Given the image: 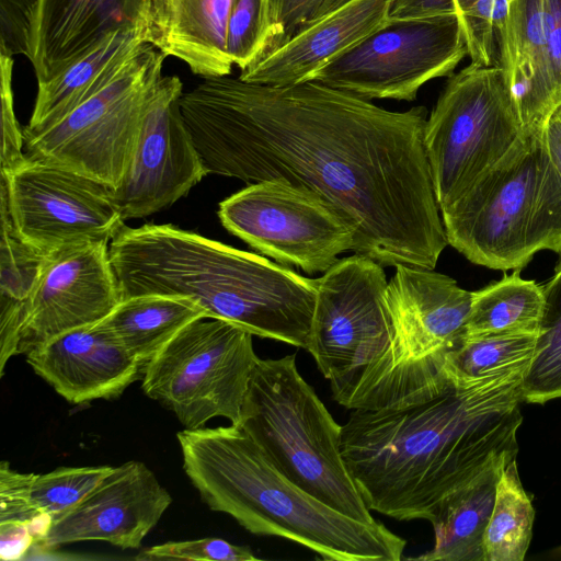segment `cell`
Wrapping results in <instances>:
<instances>
[{
  "label": "cell",
  "instance_id": "cell-1",
  "mask_svg": "<svg viewBox=\"0 0 561 561\" xmlns=\"http://www.w3.org/2000/svg\"><path fill=\"white\" fill-rule=\"evenodd\" d=\"M180 110L207 174L309 190L352 227L355 253L435 268L448 241L424 145L426 107L389 111L316 81L229 75L183 91Z\"/></svg>",
  "mask_w": 561,
  "mask_h": 561
},
{
  "label": "cell",
  "instance_id": "cell-2",
  "mask_svg": "<svg viewBox=\"0 0 561 561\" xmlns=\"http://www.w3.org/2000/svg\"><path fill=\"white\" fill-rule=\"evenodd\" d=\"M524 374L471 385L396 409H356L341 450L367 507L431 520L439 503L495 463L516 459Z\"/></svg>",
  "mask_w": 561,
  "mask_h": 561
},
{
  "label": "cell",
  "instance_id": "cell-3",
  "mask_svg": "<svg viewBox=\"0 0 561 561\" xmlns=\"http://www.w3.org/2000/svg\"><path fill=\"white\" fill-rule=\"evenodd\" d=\"M122 299L186 297L209 318L308 350L318 278L172 225H124L108 244Z\"/></svg>",
  "mask_w": 561,
  "mask_h": 561
},
{
  "label": "cell",
  "instance_id": "cell-4",
  "mask_svg": "<svg viewBox=\"0 0 561 561\" xmlns=\"http://www.w3.org/2000/svg\"><path fill=\"white\" fill-rule=\"evenodd\" d=\"M183 468L202 501L244 529L290 540L325 561H399L407 541L381 522L353 519L284 476L236 424L176 434Z\"/></svg>",
  "mask_w": 561,
  "mask_h": 561
},
{
  "label": "cell",
  "instance_id": "cell-5",
  "mask_svg": "<svg viewBox=\"0 0 561 561\" xmlns=\"http://www.w3.org/2000/svg\"><path fill=\"white\" fill-rule=\"evenodd\" d=\"M440 215L448 244L477 265L515 271L540 251L561 254V176L543 129L523 133Z\"/></svg>",
  "mask_w": 561,
  "mask_h": 561
},
{
  "label": "cell",
  "instance_id": "cell-6",
  "mask_svg": "<svg viewBox=\"0 0 561 561\" xmlns=\"http://www.w3.org/2000/svg\"><path fill=\"white\" fill-rule=\"evenodd\" d=\"M237 425L300 489L353 519L378 522L343 458L342 425L298 371L296 354L256 358Z\"/></svg>",
  "mask_w": 561,
  "mask_h": 561
},
{
  "label": "cell",
  "instance_id": "cell-7",
  "mask_svg": "<svg viewBox=\"0 0 561 561\" xmlns=\"http://www.w3.org/2000/svg\"><path fill=\"white\" fill-rule=\"evenodd\" d=\"M383 267L355 253L318 277L307 351L350 410L364 408L393 341Z\"/></svg>",
  "mask_w": 561,
  "mask_h": 561
},
{
  "label": "cell",
  "instance_id": "cell-8",
  "mask_svg": "<svg viewBox=\"0 0 561 561\" xmlns=\"http://www.w3.org/2000/svg\"><path fill=\"white\" fill-rule=\"evenodd\" d=\"M387 285L394 335L379 379V402L400 408L427 400L445 386V360L466 335L473 291L442 273L398 264Z\"/></svg>",
  "mask_w": 561,
  "mask_h": 561
},
{
  "label": "cell",
  "instance_id": "cell-9",
  "mask_svg": "<svg viewBox=\"0 0 561 561\" xmlns=\"http://www.w3.org/2000/svg\"><path fill=\"white\" fill-rule=\"evenodd\" d=\"M167 56L140 45L111 80L53 126L24 133V154L98 180L112 190L125 175L140 129L144 107L162 76Z\"/></svg>",
  "mask_w": 561,
  "mask_h": 561
},
{
  "label": "cell",
  "instance_id": "cell-10",
  "mask_svg": "<svg viewBox=\"0 0 561 561\" xmlns=\"http://www.w3.org/2000/svg\"><path fill=\"white\" fill-rule=\"evenodd\" d=\"M522 134L502 68L470 62L448 77L424 129L439 209L460 198Z\"/></svg>",
  "mask_w": 561,
  "mask_h": 561
},
{
  "label": "cell",
  "instance_id": "cell-11",
  "mask_svg": "<svg viewBox=\"0 0 561 561\" xmlns=\"http://www.w3.org/2000/svg\"><path fill=\"white\" fill-rule=\"evenodd\" d=\"M253 334L204 317L179 331L142 369V390L186 430L214 417L238 424L254 363Z\"/></svg>",
  "mask_w": 561,
  "mask_h": 561
},
{
  "label": "cell",
  "instance_id": "cell-12",
  "mask_svg": "<svg viewBox=\"0 0 561 561\" xmlns=\"http://www.w3.org/2000/svg\"><path fill=\"white\" fill-rule=\"evenodd\" d=\"M233 236L279 264L324 273L353 251L352 227L318 194L280 180L249 184L219 204Z\"/></svg>",
  "mask_w": 561,
  "mask_h": 561
},
{
  "label": "cell",
  "instance_id": "cell-13",
  "mask_svg": "<svg viewBox=\"0 0 561 561\" xmlns=\"http://www.w3.org/2000/svg\"><path fill=\"white\" fill-rule=\"evenodd\" d=\"M467 55L458 15L392 23L322 68L311 81L367 101L411 102L428 81L450 77Z\"/></svg>",
  "mask_w": 561,
  "mask_h": 561
},
{
  "label": "cell",
  "instance_id": "cell-14",
  "mask_svg": "<svg viewBox=\"0 0 561 561\" xmlns=\"http://www.w3.org/2000/svg\"><path fill=\"white\" fill-rule=\"evenodd\" d=\"M0 196L19 236L45 254L111 242L125 225L110 186L45 162L26 159L1 174Z\"/></svg>",
  "mask_w": 561,
  "mask_h": 561
},
{
  "label": "cell",
  "instance_id": "cell-15",
  "mask_svg": "<svg viewBox=\"0 0 561 561\" xmlns=\"http://www.w3.org/2000/svg\"><path fill=\"white\" fill-rule=\"evenodd\" d=\"M178 76H161L144 107L137 144L114 202L124 220L148 217L186 196L207 172L183 121Z\"/></svg>",
  "mask_w": 561,
  "mask_h": 561
},
{
  "label": "cell",
  "instance_id": "cell-16",
  "mask_svg": "<svg viewBox=\"0 0 561 561\" xmlns=\"http://www.w3.org/2000/svg\"><path fill=\"white\" fill-rule=\"evenodd\" d=\"M108 244L80 243L48 255L21 332L18 355L103 320L122 301Z\"/></svg>",
  "mask_w": 561,
  "mask_h": 561
},
{
  "label": "cell",
  "instance_id": "cell-17",
  "mask_svg": "<svg viewBox=\"0 0 561 561\" xmlns=\"http://www.w3.org/2000/svg\"><path fill=\"white\" fill-rule=\"evenodd\" d=\"M502 68L522 130L543 129L561 106V0H515L500 36Z\"/></svg>",
  "mask_w": 561,
  "mask_h": 561
},
{
  "label": "cell",
  "instance_id": "cell-18",
  "mask_svg": "<svg viewBox=\"0 0 561 561\" xmlns=\"http://www.w3.org/2000/svg\"><path fill=\"white\" fill-rule=\"evenodd\" d=\"M171 503V494L152 470L130 460L113 467L88 496L57 517L39 547L99 540L138 549Z\"/></svg>",
  "mask_w": 561,
  "mask_h": 561
},
{
  "label": "cell",
  "instance_id": "cell-19",
  "mask_svg": "<svg viewBox=\"0 0 561 561\" xmlns=\"http://www.w3.org/2000/svg\"><path fill=\"white\" fill-rule=\"evenodd\" d=\"M26 362L72 404L117 398L142 375L137 359L101 321L55 336L28 352Z\"/></svg>",
  "mask_w": 561,
  "mask_h": 561
},
{
  "label": "cell",
  "instance_id": "cell-20",
  "mask_svg": "<svg viewBox=\"0 0 561 561\" xmlns=\"http://www.w3.org/2000/svg\"><path fill=\"white\" fill-rule=\"evenodd\" d=\"M391 0H352L301 27L240 71L247 82L290 85L311 81L324 67L389 25Z\"/></svg>",
  "mask_w": 561,
  "mask_h": 561
},
{
  "label": "cell",
  "instance_id": "cell-21",
  "mask_svg": "<svg viewBox=\"0 0 561 561\" xmlns=\"http://www.w3.org/2000/svg\"><path fill=\"white\" fill-rule=\"evenodd\" d=\"M147 0H37L28 60L37 83L62 71L110 33L146 24Z\"/></svg>",
  "mask_w": 561,
  "mask_h": 561
},
{
  "label": "cell",
  "instance_id": "cell-22",
  "mask_svg": "<svg viewBox=\"0 0 561 561\" xmlns=\"http://www.w3.org/2000/svg\"><path fill=\"white\" fill-rule=\"evenodd\" d=\"M233 0H147V39L203 78L229 76L227 30Z\"/></svg>",
  "mask_w": 561,
  "mask_h": 561
},
{
  "label": "cell",
  "instance_id": "cell-23",
  "mask_svg": "<svg viewBox=\"0 0 561 561\" xmlns=\"http://www.w3.org/2000/svg\"><path fill=\"white\" fill-rule=\"evenodd\" d=\"M144 43H148L145 25L116 30L50 80L37 83L32 115L23 131L37 133L58 123L104 87Z\"/></svg>",
  "mask_w": 561,
  "mask_h": 561
},
{
  "label": "cell",
  "instance_id": "cell-24",
  "mask_svg": "<svg viewBox=\"0 0 561 561\" xmlns=\"http://www.w3.org/2000/svg\"><path fill=\"white\" fill-rule=\"evenodd\" d=\"M508 463H495L446 496L430 520L435 536L433 548L408 559L484 561L483 539L495 501L496 484Z\"/></svg>",
  "mask_w": 561,
  "mask_h": 561
},
{
  "label": "cell",
  "instance_id": "cell-25",
  "mask_svg": "<svg viewBox=\"0 0 561 561\" xmlns=\"http://www.w3.org/2000/svg\"><path fill=\"white\" fill-rule=\"evenodd\" d=\"M204 317V309L190 298L141 295L122 299L101 323L144 369L179 331Z\"/></svg>",
  "mask_w": 561,
  "mask_h": 561
},
{
  "label": "cell",
  "instance_id": "cell-26",
  "mask_svg": "<svg viewBox=\"0 0 561 561\" xmlns=\"http://www.w3.org/2000/svg\"><path fill=\"white\" fill-rule=\"evenodd\" d=\"M0 241V376L18 355L21 332L49 254L25 242L1 201Z\"/></svg>",
  "mask_w": 561,
  "mask_h": 561
},
{
  "label": "cell",
  "instance_id": "cell-27",
  "mask_svg": "<svg viewBox=\"0 0 561 561\" xmlns=\"http://www.w3.org/2000/svg\"><path fill=\"white\" fill-rule=\"evenodd\" d=\"M543 302L542 285L515 270L473 291L466 335L538 332Z\"/></svg>",
  "mask_w": 561,
  "mask_h": 561
},
{
  "label": "cell",
  "instance_id": "cell-28",
  "mask_svg": "<svg viewBox=\"0 0 561 561\" xmlns=\"http://www.w3.org/2000/svg\"><path fill=\"white\" fill-rule=\"evenodd\" d=\"M537 332L473 335L446 355L445 373L459 385H471L512 374L526 376L535 353Z\"/></svg>",
  "mask_w": 561,
  "mask_h": 561
},
{
  "label": "cell",
  "instance_id": "cell-29",
  "mask_svg": "<svg viewBox=\"0 0 561 561\" xmlns=\"http://www.w3.org/2000/svg\"><path fill=\"white\" fill-rule=\"evenodd\" d=\"M535 510L525 492L516 459L502 471L483 539L484 561H523L528 550Z\"/></svg>",
  "mask_w": 561,
  "mask_h": 561
},
{
  "label": "cell",
  "instance_id": "cell-30",
  "mask_svg": "<svg viewBox=\"0 0 561 561\" xmlns=\"http://www.w3.org/2000/svg\"><path fill=\"white\" fill-rule=\"evenodd\" d=\"M542 293L535 353L523 381V400L529 403L561 398V259Z\"/></svg>",
  "mask_w": 561,
  "mask_h": 561
},
{
  "label": "cell",
  "instance_id": "cell-31",
  "mask_svg": "<svg viewBox=\"0 0 561 561\" xmlns=\"http://www.w3.org/2000/svg\"><path fill=\"white\" fill-rule=\"evenodd\" d=\"M113 466L59 467L36 474L32 501L38 512L54 517L67 513L88 496L112 471Z\"/></svg>",
  "mask_w": 561,
  "mask_h": 561
},
{
  "label": "cell",
  "instance_id": "cell-32",
  "mask_svg": "<svg viewBox=\"0 0 561 561\" xmlns=\"http://www.w3.org/2000/svg\"><path fill=\"white\" fill-rule=\"evenodd\" d=\"M272 43L268 0H233L227 30V53L240 71L259 61Z\"/></svg>",
  "mask_w": 561,
  "mask_h": 561
},
{
  "label": "cell",
  "instance_id": "cell-33",
  "mask_svg": "<svg viewBox=\"0 0 561 561\" xmlns=\"http://www.w3.org/2000/svg\"><path fill=\"white\" fill-rule=\"evenodd\" d=\"M136 560H199V561H256L248 546L233 545L220 538L168 541L139 552Z\"/></svg>",
  "mask_w": 561,
  "mask_h": 561
},
{
  "label": "cell",
  "instance_id": "cell-34",
  "mask_svg": "<svg viewBox=\"0 0 561 561\" xmlns=\"http://www.w3.org/2000/svg\"><path fill=\"white\" fill-rule=\"evenodd\" d=\"M350 1L352 0H268L272 43L267 54L301 27Z\"/></svg>",
  "mask_w": 561,
  "mask_h": 561
},
{
  "label": "cell",
  "instance_id": "cell-35",
  "mask_svg": "<svg viewBox=\"0 0 561 561\" xmlns=\"http://www.w3.org/2000/svg\"><path fill=\"white\" fill-rule=\"evenodd\" d=\"M13 56L0 51V93L2 119L1 174H5L26 161L23 128L14 113L12 73Z\"/></svg>",
  "mask_w": 561,
  "mask_h": 561
},
{
  "label": "cell",
  "instance_id": "cell-36",
  "mask_svg": "<svg viewBox=\"0 0 561 561\" xmlns=\"http://www.w3.org/2000/svg\"><path fill=\"white\" fill-rule=\"evenodd\" d=\"M37 0H0V51L28 59Z\"/></svg>",
  "mask_w": 561,
  "mask_h": 561
},
{
  "label": "cell",
  "instance_id": "cell-37",
  "mask_svg": "<svg viewBox=\"0 0 561 561\" xmlns=\"http://www.w3.org/2000/svg\"><path fill=\"white\" fill-rule=\"evenodd\" d=\"M36 473L19 472L8 461L0 463V522H30L38 513L32 501Z\"/></svg>",
  "mask_w": 561,
  "mask_h": 561
},
{
  "label": "cell",
  "instance_id": "cell-38",
  "mask_svg": "<svg viewBox=\"0 0 561 561\" xmlns=\"http://www.w3.org/2000/svg\"><path fill=\"white\" fill-rule=\"evenodd\" d=\"M458 15L455 0H391L389 24L422 22Z\"/></svg>",
  "mask_w": 561,
  "mask_h": 561
},
{
  "label": "cell",
  "instance_id": "cell-39",
  "mask_svg": "<svg viewBox=\"0 0 561 561\" xmlns=\"http://www.w3.org/2000/svg\"><path fill=\"white\" fill-rule=\"evenodd\" d=\"M35 538L27 522H0V559L14 561L24 558L34 547Z\"/></svg>",
  "mask_w": 561,
  "mask_h": 561
},
{
  "label": "cell",
  "instance_id": "cell-40",
  "mask_svg": "<svg viewBox=\"0 0 561 561\" xmlns=\"http://www.w3.org/2000/svg\"><path fill=\"white\" fill-rule=\"evenodd\" d=\"M543 137L549 156L561 176V106L546 123Z\"/></svg>",
  "mask_w": 561,
  "mask_h": 561
},
{
  "label": "cell",
  "instance_id": "cell-41",
  "mask_svg": "<svg viewBox=\"0 0 561 561\" xmlns=\"http://www.w3.org/2000/svg\"><path fill=\"white\" fill-rule=\"evenodd\" d=\"M467 1H470V2L483 1V2H486V3H491V2H499V1H513V0H467Z\"/></svg>",
  "mask_w": 561,
  "mask_h": 561
}]
</instances>
